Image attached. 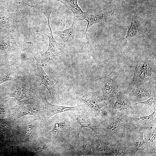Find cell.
I'll use <instances>...</instances> for the list:
<instances>
[{
    "label": "cell",
    "mask_w": 156,
    "mask_h": 156,
    "mask_svg": "<svg viewBox=\"0 0 156 156\" xmlns=\"http://www.w3.org/2000/svg\"><path fill=\"white\" fill-rule=\"evenodd\" d=\"M126 36L122 39H129L135 38H144L148 34L146 29L135 16L130 18Z\"/></svg>",
    "instance_id": "9a60e30c"
},
{
    "label": "cell",
    "mask_w": 156,
    "mask_h": 156,
    "mask_svg": "<svg viewBox=\"0 0 156 156\" xmlns=\"http://www.w3.org/2000/svg\"><path fill=\"white\" fill-rule=\"evenodd\" d=\"M10 45V42L8 40L6 39L3 40L0 42V49L2 50H6Z\"/></svg>",
    "instance_id": "4316f807"
},
{
    "label": "cell",
    "mask_w": 156,
    "mask_h": 156,
    "mask_svg": "<svg viewBox=\"0 0 156 156\" xmlns=\"http://www.w3.org/2000/svg\"><path fill=\"white\" fill-rule=\"evenodd\" d=\"M14 81L16 83L15 89L8 97L14 98L18 101L28 99L30 90L26 78L24 77H18L15 78Z\"/></svg>",
    "instance_id": "5bb4252c"
},
{
    "label": "cell",
    "mask_w": 156,
    "mask_h": 156,
    "mask_svg": "<svg viewBox=\"0 0 156 156\" xmlns=\"http://www.w3.org/2000/svg\"><path fill=\"white\" fill-rule=\"evenodd\" d=\"M127 92L128 95L136 103L152 96L156 97L155 86L152 79L143 83L130 84Z\"/></svg>",
    "instance_id": "277c9868"
},
{
    "label": "cell",
    "mask_w": 156,
    "mask_h": 156,
    "mask_svg": "<svg viewBox=\"0 0 156 156\" xmlns=\"http://www.w3.org/2000/svg\"><path fill=\"white\" fill-rule=\"evenodd\" d=\"M35 129V127L32 124H30L27 126L25 129L24 133L26 136L29 137L34 133Z\"/></svg>",
    "instance_id": "484cf974"
},
{
    "label": "cell",
    "mask_w": 156,
    "mask_h": 156,
    "mask_svg": "<svg viewBox=\"0 0 156 156\" xmlns=\"http://www.w3.org/2000/svg\"><path fill=\"white\" fill-rule=\"evenodd\" d=\"M42 99L44 105L45 119L47 122L50 118L57 114L68 111L81 110V105L69 107L52 105L48 101L44 92L42 94Z\"/></svg>",
    "instance_id": "7c38bea8"
},
{
    "label": "cell",
    "mask_w": 156,
    "mask_h": 156,
    "mask_svg": "<svg viewBox=\"0 0 156 156\" xmlns=\"http://www.w3.org/2000/svg\"><path fill=\"white\" fill-rule=\"evenodd\" d=\"M35 59L37 68L36 75L41 78L40 85H44L48 90L52 100L55 102L58 101L55 85L52 79L45 73L35 53L33 51H30Z\"/></svg>",
    "instance_id": "52a82bcc"
},
{
    "label": "cell",
    "mask_w": 156,
    "mask_h": 156,
    "mask_svg": "<svg viewBox=\"0 0 156 156\" xmlns=\"http://www.w3.org/2000/svg\"><path fill=\"white\" fill-rule=\"evenodd\" d=\"M125 129L122 139L126 147L125 155H134L142 153V155L149 152L143 138V131L138 130L129 125Z\"/></svg>",
    "instance_id": "7a4b0ae2"
},
{
    "label": "cell",
    "mask_w": 156,
    "mask_h": 156,
    "mask_svg": "<svg viewBox=\"0 0 156 156\" xmlns=\"http://www.w3.org/2000/svg\"><path fill=\"white\" fill-rule=\"evenodd\" d=\"M96 83L99 85L102 89L103 101H108L118 92L119 85L118 81V75L114 72L96 79Z\"/></svg>",
    "instance_id": "5b68a950"
},
{
    "label": "cell",
    "mask_w": 156,
    "mask_h": 156,
    "mask_svg": "<svg viewBox=\"0 0 156 156\" xmlns=\"http://www.w3.org/2000/svg\"><path fill=\"white\" fill-rule=\"evenodd\" d=\"M25 4L31 7L35 5L34 0H22Z\"/></svg>",
    "instance_id": "83f0119b"
},
{
    "label": "cell",
    "mask_w": 156,
    "mask_h": 156,
    "mask_svg": "<svg viewBox=\"0 0 156 156\" xmlns=\"http://www.w3.org/2000/svg\"><path fill=\"white\" fill-rule=\"evenodd\" d=\"M63 3L73 13L74 17L79 20H84L87 12H83L78 3L79 0H56Z\"/></svg>",
    "instance_id": "d6986e66"
},
{
    "label": "cell",
    "mask_w": 156,
    "mask_h": 156,
    "mask_svg": "<svg viewBox=\"0 0 156 156\" xmlns=\"http://www.w3.org/2000/svg\"><path fill=\"white\" fill-rule=\"evenodd\" d=\"M12 110V117L15 119L24 116L37 115L39 111L36 103L31 98L18 101Z\"/></svg>",
    "instance_id": "ba28073f"
},
{
    "label": "cell",
    "mask_w": 156,
    "mask_h": 156,
    "mask_svg": "<svg viewBox=\"0 0 156 156\" xmlns=\"http://www.w3.org/2000/svg\"><path fill=\"white\" fill-rule=\"evenodd\" d=\"M114 12L113 11H110L107 12H99L93 15H89L87 13L84 19V20H86L88 22V25L85 34H86V38L88 40L87 32L90 27L93 25L103 20L107 17L113 14Z\"/></svg>",
    "instance_id": "ffe728a7"
},
{
    "label": "cell",
    "mask_w": 156,
    "mask_h": 156,
    "mask_svg": "<svg viewBox=\"0 0 156 156\" xmlns=\"http://www.w3.org/2000/svg\"><path fill=\"white\" fill-rule=\"evenodd\" d=\"M49 18H47L48 23L47 25L50 29V33L49 35H47L38 30L36 32H40L49 37V43L48 47L45 53L42 56L43 60H46L50 59L53 57H61L64 54V52L62 47L55 40L53 37L51 28L50 27Z\"/></svg>",
    "instance_id": "30bf717a"
},
{
    "label": "cell",
    "mask_w": 156,
    "mask_h": 156,
    "mask_svg": "<svg viewBox=\"0 0 156 156\" xmlns=\"http://www.w3.org/2000/svg\"><path fill=\"white\" fill-rule=\"evenodd\" d=\"M137 104H144L149 105L153 107L155 111H156V97L152 96L144 101L138 102Z\"/></svg>",
    "instance_id": "d4e9b609"
},
{
    "label": "cell",
    "mask_w": 156,
    "mask_h": 156,
    "mask_svg": "<svg viewBox=\"0 0 156 156\" xmlns=\"http://www.w3.org/2000/svg\"><path fill=\"white\" fill-rule=\"evenodd\" d=\"M16 15V13H9L6 12H0V27H10Z\"/></svg>",
    "instance_id": "7402d4cb"
},
{
    "label": "cell",
    "mask_w": 156,
    "mask_h": 156,
    "mask_svg": "<svg viewBox=\"0 0 156 156\" xmlns=\"http://www.w3.org/2000/svg\"><path fill=\"white\" fill-rule=\"evenodd\" d=\"M144 139L150 152H155L156 149V126L144 129Z\"/></svg>",
    "instance_id": "44dd1931"
},
{
    "label": "cell",
    "mask_w": 156,
    "mask_h": 156,
    "mask_svg": "<svg viewBox=\"0 0 156 156\" xmlns=\"http://www.w3.org/2000/svg\"><path fill=\"white\" fill-rule=\"evenodd\" d=\"M155 61L153 57L147 54L137 58L133 78L131 84L143 83L152 80V71Z\"/></svg>",
    "instance_id": "3957f363"
},
{
    "label": "cell",
    "mask_w": 156,
    "mask_h": 156,
    "mask_svg": "<svg viewBox=\"0 0 156 156\" xmlns=\"http://www.w3.org/2000/svg\"><path fill=\"white\" fill-rule=\"evenodd\" d=\"M156 111H155L147 116H135L129 118L130 125L134 128L141 131L147 128L156 126Z\"/></svg>",
    "instance_id": "8fae6325"
},
{
    "label": "cell",
    "mask_w": 156,
    "mask_h": 156,
    "mask_svg": "<svg viewBox=\"0 0 156 156\" xmlns=\"http://www.w3.org/2000/svg\"><path fill=\"white\" fill-rule=\"evenodd\" d=\"M68 124L66 120H62L55 123L51 131L52 135L62 143L64 142L69 136Z\"/></svg>",
    "instance_id": "e0dca14e"
},
{
    "label": "cell",
    "mask_w": 156,
    "mask_h": 156,
    "mask_svg": "<svg viewBox=\"0 0 156 156\" xmlns=\"http://www.w3.org/2000/svg\"><path fill=\"white\" fill-rule=\"evenodd\" d=\"M84 146L81 151H78L76 155L77 156H92V149L94 139L86 137Z\"/></svg>",
    "instance_id": "603a6c76"
},
{
    "label": "cell",
    "mask_w": 156,
    "mask_h": 156,
    "mask_svg": "<svg viewBox=\"0 0 156 156\" xmlns=\"http://www.w3.org/2000/svg\"><path fill=\"white\" fill-rule=\"evenodd\" d=\"M72 111V114L75 118L80 126V130L77 134L78 141L79 142V135L83 128H88L95 133L97 132L99 125L95 122L90 115L81 111Z\"/></svg>",
    "instance_id": "4fadbf2b"
},
{
    "label": "cell",
    "mask_w": 156,
    "mask_h": 156,
    "mask_svg": "<svg viewBox=\"0 0 156 156\" xmlns=\"http://www.w3.org/2000/svg\"><path fill=\"white\" fill-rule=\"evenodd\" d=\"M78 98L86 105L90 111L95 116H99L102 118L107 117V115L108 114L107 111H109L108 109L104 108L94 98L83 94L81 95Z\"/></svg>",
    "instance_id": "2e32d148"
},
{
    "label": "cell",
    "mask_w": 156,
    "mask_h": 156,
    "mask_svg": "<svg viewBox=\"0 0 156 156\" xmlns=\"http://www.w3.org/2000/svg\"><path fill=\"white\" fill-rule=\"evenodd\" d=\"M15 78L12 73L8 72L0 76V85L1 83L8 81H14Z\"/></svg>",
    "instance_id": "cb8c5ba5"
},
{
    "label": "cell",
    "mask_w": 156,
    "mask_h": 156,
    "mask_svg": "<svg viewBox=\"0 0 156 156\" xmlns=\"http://www.w3.org/2000/svg\"><path fill=\"white\" fill-rule=\"evenodd\" d=\"M116 142L110 139L105 136L96 135L93 139L98 156L114 155Z\"/></svg>",
    "instance_id": "9c48e42d"
},
{
    "label": "cell",
    "mask_w": 156,
    "mask_h": 156,
    "mask_svg": "<svg viewBox=\"0 0 156 156\" xmlns=\"http://www.w3.org/2000/svg\"><path fill=\"white\" fill-rule=\"evenodd\" d=\"M124 113H118L108 117L101 124L99 125L97 133L99 129L102 130L103 135L110 139L116 142L121 140L125 129L129 124V118Z\"/></svg>",
    "instance_id": "6da1fadb"
},
{
    "label": "cell",
    "mask_w": 156,
    "mask_h": 156,
    "mask_svg": "<svg viewBox=\"0 0 156 156\" xmlns=\"http://www.w3.org/2000/svg\"><path fill=\"white\" fill-rule=\"evenodd\" d=\"M80 20L74 17L72 24L69 28L62 31H56L54 33L59 36L64 43L70 42L73 38Z\"/></svg>",
    "instance_id": "ac0fdd59"
},
{
    "label": "cell",
    "mask_w": 156,
    "mask_h": 156,
    "mask_svg": "<svg viewBox=\"0 0 156 156\" xmlns=\"http://www.w3.org/2000/svg\"><path fill=\"white\" fill-rule=\"evenodd\" d=\"M4 112V109L3 108L0 107V113H3Z\"/></svg>",
    "instance_id": "f1b7e54d"
},
{
    "label": "cell",
    "mask_w": 156,
    "mask_h": 156,
    "mask_svg": "<svg viewBox=\"0 0 156 156\" xmlns=\"http://www.w3.org/2000/svg\"><path fill=\"white\" fill-rule=\"evenodd\" d=\"M107 101V108L112 115L123 112L133 111L129 100L121 93L118 92Z\"/></svg>",
    "instance_id": "8992f818"
}]
</instances>
